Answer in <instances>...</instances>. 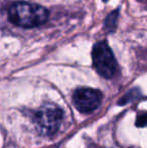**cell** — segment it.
I'll return each mask as SVG.
<instances>
[{
  "label": "cell",
  "instance_id": "cell-1",
  "mask_svg": "<svg viewBox=\"0 0 147 148\" xmlns=\"http://www.w3.org/2000/svg\"><path fill=\"white\" fill-rule=\"evenodd\" d=\"M49 13L46 8L28 2H16L8 10V18L19 27L31 28L45 23Z\"/></svg>",
  "mask_w": 147,
  "mask_h": 148
},
{
  "label": "cell",
  "instance_id": "cell-2",
  "mask_svg": "<svg viewBox=\"0 0 147 148\" xmlns=\"http://www.w3.org/2000/svg\"><path fill=\"white\" fill-rule=\"evenodd\" d=\"M63 110L53 105H44L34 114V124L40 134L51 136L59 129L63 122Z\"/></svg>",
  "mask_w": 147,
  "mask_h": 148
},
{
  "label": "cell",
  "instance_id": "cell-3",
  "mask_svg": "<svg viewBox=\"0 0 147 148\" xmlns=\"http://www.w3.org/2000/svg\"><path fill=\"white\" fill-rule=\"evenodd\" d=\"M92 57L95 69L101 76L106 79H111L115 76L118 64L106 41H100L94 45Z\"/></svg>",
  "mask_w": 147,
  "mask_h": 148
},
{
  "label": "cell",
  "instance_id": "cell-4",
  "mask_svg": "<svg viewBox=\"0 0 147 148\" xmlns=\"http://www.w3.org/2000/svg\"><path fill=\"white\" fill-rule=\"evenodd\" d=\"M103 95L100 91L91 88H79L75 91L73 102L81 113H91L102 103Z\"/></svg>",
  "mask_w": 147,
  "mask_h": 148
},
{
  "label": "cell",
  "instance_id": "cell-5",
  "mask_svg": "<svg viewBox=\"0 0 147 148\" xmlns=\"http://www.w3.org/2000/svg\"><path fill=\"white\" fill-rule=\"evenodd\" d=\"M117 12H112V13L110 14V15L108 16V18L106 19V26L108 29L110 30H113L114 28H115V24H116V20H117Z\"/></svg>",
  "mask_w": 147,
  "mask_h": 148
},
{
  "label": "cell",
  "instance_id": "cell-6",
  "mask_svg": "<svg viewBox=\"0 0 147 148\" xmlns=\"http://www.w3.org/2000/svg\"><path fill=\"white\" fill-rule=\"evenodd\" d=\"M146 124H147V113L140 114L137 117V120H136V125L140 127V126H144Z\"/></svg>",
  "mask_w": 147,
  "mask_h": 148
},
{
  "label": "cell",
  "instance_id": "cell-7",
  "mask_svg": "<svg viewBox=\"0 0 147 148\" xmlns=\"http://www.w3.org/2000/svg\"><path fill=\"white\" fill-rule=\"evenodd\" d=\"M139 1H141V2H144V3H147V0H139Z\"/></svg>",
  "mask_w": 147,
  "mask_h": 148
}]
</instances>
